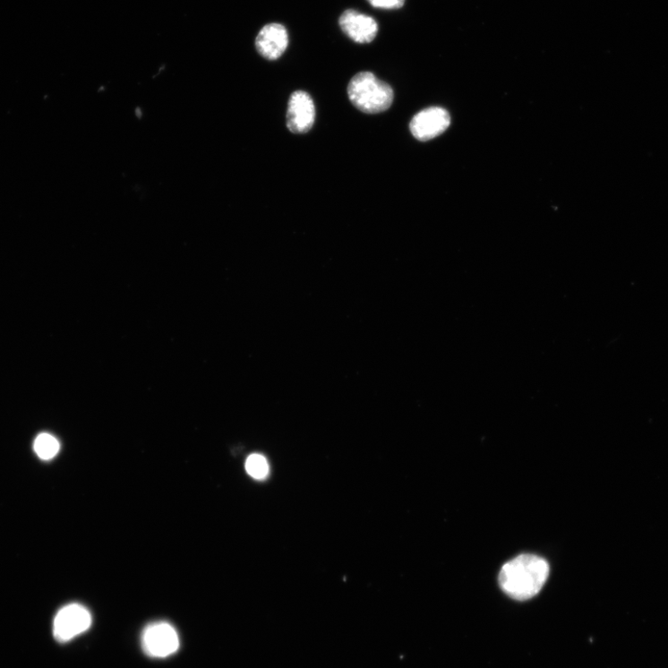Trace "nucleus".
<instances>
[{"mask_svg": "<svg viewBox=\"0 0 668 668\" xmlns=\"http://www.w3.org/2000/svg\"><path fill=\"white\" fill-rule=\"evenodd\" d=\"M549 575L550 567L545 559L533 554H523L503 565L499 582L509 597L517 601H527L541 592Z\"/></svg>", "mask_w": 668, "mask_h": 668, "instance_id": "obj_1", "label": "nucleus"}, {"mask_svg": "<svg viewBox=\"0 0 668 668\" xmlns=\"http://www.w3.org/2000/svg\"><path fill=\"white\" fill-rule=\"evenodd\" d=\"M353 106L365 114H379L389 110L394 100V90L370 72L355 74L347 88Z\"/></svg>", "mask_w": 668, "mask_h": 668, "instance_id": "obj_2", "label": "nucleus"}, {"mask_svg": "<svg viewBox=\"0 0 668 668\" xmlns=\"http://www.w3.org/2000/svg\"><path fill=\"white\" fill-rule=\"evenodd\" d=\"M142 648L150 657L166 658L179 648V638L175 628L167 622L147 626L142 633Z\"/></svg>", "mask_w": 668, "mask_h": 668, "instance_id": "obj_3", "label": "nucleus"}, {"mask_svg": "<svg viewBox=\"0 0 668 668\" xmlns=\"http://www.w3.org/2000/svg\"><path fill=\"white\" fill-rule=\"evenodd\" d=\"M91 624L90 612L81 604H71L56 614L54 634L60 642H66L87 631Z\"/></svg>", "mask_w": 668, "mask_h": 668, "instance_id": "obj_4", "label": "nucleus"}, {"mask_svg": "<svg viewBox=\"0 0 668 668\" xmlns=\"http://www.w3.org/2000/svg\"><path fill=\"white\" fill-rule=\"evenodd\" d=\"M450 124V116L445 109L430 107L417 114L411 120L409 128L415 139L427 141L445 133Z\"/></svg>", "mask_w": 668, "mask_h": 668, "instance_id": "obj_5", "label": "nucleus"}, {"mask_svg": "<svg viewBox=\"0 0 668 668\" xmlns=\"http://www.w3.org/2000/svg\"><path fill=\"white\" fill-rule=\"evenodd\" d=\"M316 110L310 94L298 90L292 94L287 111V126L295 134L310 132L314 124Z\"/></svg>", "mask_w": 668, "mask_h": 668, "instance_id": "obj_6", "label": "nucleus"}, {"mask_svg": "<svg viewBox=\"0 0 668 668\" xmlns=\"http://www.w3.org/2000/svg\"><path fill=\"white\" fill-rule=\"evenodd\" d=\"M342 31L353 41L361 44L371 43L376 38L379 27L371 16L355 10H347L339 18Z\"/></svg>", "mask_w": 668, "mask_h": 668, "instance_id": "obj_7", "label": "nucleus"}, {"mask_svg": "<svg viewBox=\"0 0 668 668\" xmlns=\"http://www.w3.org/2000/svg\"><path fill=\"white\" fill-rule=\"evenodd\" d=\"M289 45V35L284 25L272 22L265 25L255 39L259 54L265 59L274 61L286 53Z\"/></svg>", "mask_w": 668, "mask_h": 668, "instance_id": "obj_8", "label": "nucleus"}, {"mask_svg": "<svg viewBox=\"0 0 668 668\" xmlns=\"http://www.w3.org/2000/svg\"><path fill=\"white\" fill-rule=\"evenodd\" d=\"M34 450L45 460L54 458L60 450V443L54 435L40 433L35 441Z\"/></svg>", "mask_w": 668, "mask_h": 668, "instance_id": "obj_9", "label": "nucleus"}, {"mask_svg": "<svg viewBox=\"0 0 668 668\" xmlns=\"http://www.w3.org/2000/svg\"><path fill=\"white\" fill-rule=\"evenodd\" d=\"M245 469L249 475L258 480L265 479L270 473L269 462L261 454L250 455L246 460Z\"/></svg>", "mask_w": 668, "mask_h": 668, "instance_id": "obj_10", "label": "nucleus"}, {"mask_svg": "<svg viewBox=\"0 0 668 668\" xmlns=\"http://www.w3.org/2000/svg\"><path fill=\"white\" fill-rule=\"evenodd\" d=\"M367 2L374 8L383 10L400 9L405 4V0H367Z\"/></svg>", "mask_w": 668, "mask_h": 668, "instance_id": "obj_11", "label": "nucleus"}]
</instances>
